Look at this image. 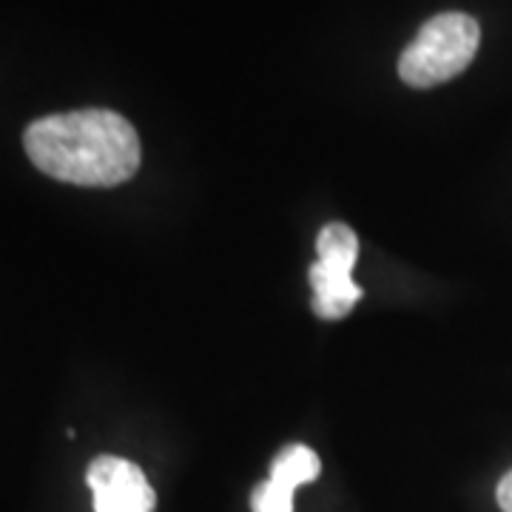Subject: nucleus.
Segmentation results:
<instances>
[{"label": "nucleus", "instance_id": "obj_1", "mask_svg": "<svg viewBox=\"0 0 512 512\" xmlns=\"http://www.w3.org/2000/svg\"><path fill=\"white\" fill-rule=\"evenodd\" d=\"M29 160L60 183L111 188L140 168V137L123 114L83 109L40 117L23 134Z\"/></svg>", "mask_w": 512, "mask_h": 512}, {"label": "nucleus", "instance_id": "obj_2", "mask_svg": "<svg viewBox=\"0 0 512 512\" xmlns=\"http://www.w3.org/2000/svg\"><path fill=\"white\" fill-rule=\"evenodd\" d=\"M481 26L464 12L430 18L399 57V77L413 89H433L464 72L478 52Z\"/></svg>", "mask_w": 512, "mask_h": 512}, {"label": "nucleus", "instance_id": "obj_3", "mask_svg": "<svg viewBox=\"0 0 512 512\" xmlns=\"http://www.w3.org/2000/svg\"><path fill=\"white\" fill-rule=\"evenodd\" d=\"M316 254L311 265L313 313L328 322L345 319L362 299V288L353 282L359 237L345 222H330L316 237Z\"/></svg>", "mask_w": 512, "mask_h": 512}, {"label": "nucleus", "instance_id": "obj_4", "mask_svg": "<svg viewBox=\"0 0 512 512\" xmlns=\"http://www.w3.org/2000/svg\"><path fill=\"white\" fill-rule=\"evenodd\" d=\"M86 481L92 487L94 512H154L157 507L146 473L128 458H94Z\"/></svg>", "mask_w": 512, "mask_h": 512}, {"label": "nucleus", "instance_id": "obj_5", "mask_svg": "<svg viewBox=\"0 0 512 512\" xmlns=\"http://www.w3.org/2000/svg\"><path fill=\"white\" fill-rule=\"evenodd\" d=\"M322 473V461L305 444L285 447L271 464V476L251 495L254 512H293V493Z\"/></svg>", "mask_w": 512, "mask_h": 512}, {"label": "nucleus", "instance_id": "obj_6", "mask_svg": "<svg viewBox=\"0 0 512 512\" xmlns=\"http://www.w3.org/2000/svg\"><path fill=\"white\" fill-rule=\"evenodd\" d=\"M498 507L504 512H512V470L498 481Z\"/></svg>", "mask_w": 512, "mask_h": 512}]
</instances>
